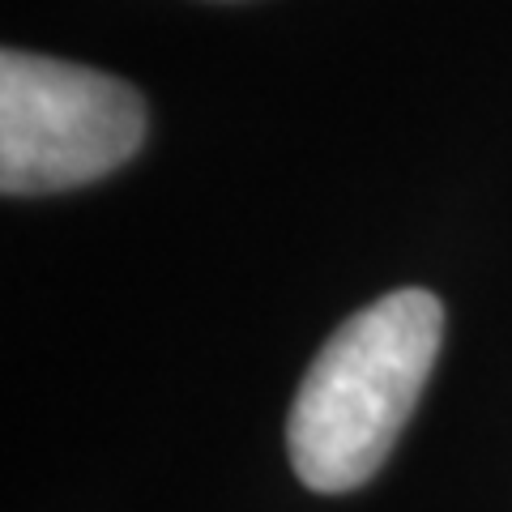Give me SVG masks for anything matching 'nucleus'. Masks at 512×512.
I'll return each mask as SVG.
<instances>
[{
	"label": "nucleus",
	"instance_id": "nucleus-1",
	"mask_svg": "<svg viewBox=\"0 0 512 512\" xmlns=\"http://www.w3.org/2000/svg\"><path fill=\"white\" fill-rule=\"evenodd\" d=\"M440 333V299L406 286L367 303L320 346L286 419V453L303 487L342 495L384 466L419 406Z\"/></svg>",
	"mask_w": 512,
	"mask_h": 512
},
{
	"label": "nucleus",
	"instance_id": "nucleus-2",
	"mask_svg": "<svg viewBox=\"0 0 512 512\" xmlns=\"http://www.w3.org/2000/svg\"><path fill=\"white\" fill-rule=\"evenodd\" d=\"M146 141V103L111 73L69 60L0 56V188L64 192L124 167Z\"/></svg>",
	"mask_w": 512,
	"mask_h": 512
}]
</instances>
